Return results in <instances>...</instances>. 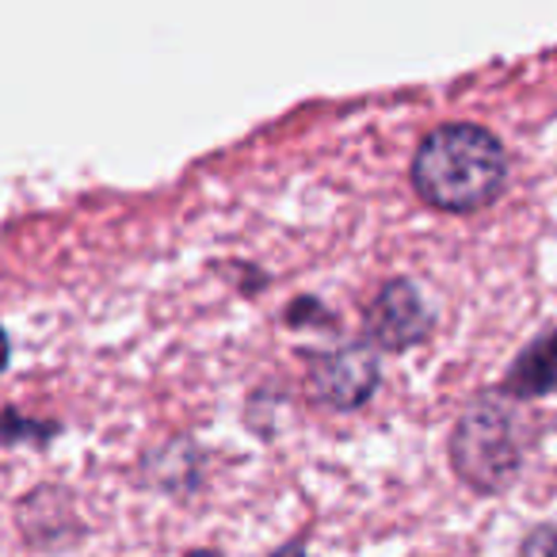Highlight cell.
I'll use <instances>...</instances> for the list:
<instances>
[{
	"label": "cell",
	"instance_id": "6da1fadb",
	"mask_svg": "<svg viewBox=\"0 0 557 557\" xmlns=\"http://www.w3.org/2000/svg\"><path fill=\"white\" fill-rule=\"evenodd\" d=\"M508 153L504 146L473 123L435 126L412 157V187L420 199L447 214L481 210L504 191Z\"/></svg>",
	"mask_w": 557,
	"mask_h": 557
},
{
	"label": "cell",
	"instance_id": "7a4b0ae2",
	"mask_svg": "<svg viewBox=\"0 0 557 557\" xmlns=\"http://www.w3.org/2000/svg\"><path fill=\"white\" fill-rule=\"evenodd\" d=\"M523 424L504 389L466 405L450 435V466L478 493H504L523 470Z\"/></svg>",
	"mask_w": 557,
	"mask_h": 557
},
{
	"label": "cell",
	"instance_id": "3957f363",
	"mask_svg": "<svg viewBox=\"0 0 557 557\" xmlns=\"http://www.w3.org/2000/svg\"><path fill=\"white\" fill-rule=\"evenodd\" d=\"M367 333H371V341L379 348H417L432 333V310H428V302L409 278H394V283H386L379 290V298L367 310Z\"/></svg>",
	"mask_w": 557,
	"mask_h": 557
},
{
	"label": "cell",
	"instance_id": "277c9868",
	"mask_svg": "<svg viewBox=\"0 0 557 557\" xmlns=\"http://www.w3.org/2000/svg\"><path fill=\"white\" fill-rule=\"evenodd\" d=\"M379 356L367 344H348V348H336L333 356L318 359L313 389H318V397L325 405L348 412L371 401V394L379 389Z\"/></svg>",
	"mask_w": 557,
	"mask_h": 557
},
{
	"label": "cell",
	"instance_id": "5b68a950",
	"mask_svg": "<svg viewBox=\"0 0 557 557\" xmlns=\"http://www.w3.org/2000/svg\"><path fill=\"white\" fill-rule=\"evenodd\" d=\"M557 389V329L542 333L539 341H531L519 359L511 363L508 379H504V394L519 397V401H534Z\"/></svg>",
	"mask_w": 557,
	"mask_h": 557
},
{
	"label": "cell",
	"instance_id": "8992f818",
	"mask_svg": "<svg viewBox=\"0 0 557 557\" xmlns=\"http://www.w3.org/2000/svg\"><path fill=\"white\" fill-rule=\"evenodd\" d=\"M519 557H557V527L554 523L534 527L523 539V546H519Z\"/></svg>",
	"mask_w": 557,
	"mask_h": 557
},
{
	"label": "cell",
	"instance_id": "52a82bcc",
	"mask_svg": "<svg viewBox=\"0 0 557 557\" xmlns=\"http://www.w3.org/2000/svg\"><path fill=\"white\" fill-rule=\"evenodd\" d=\"M9 367V341H4V333H0V371Z\"/></svg>",
	"mask_w": 557,
	"mask_h": 557
},
{
	"label": "cell",
	"instance_id": "ba28073f",
	"mask_svg": "<svg viewBox=\"0 0 557 557\" xmlns=\"http://www.w3.org/2000/svg\"><path fill=\"white\" fill-rule=\"evenodd\" d=\"M275 557H306V554H302V549H298V546H287V549H278Z\"/></svg>",
	"mask_w": 557,
	"mask_h": 557
},
{
	"label": "cell",
	"instance_id": "9c48e42d",
	"mask_svg": "<svg viewBox=\"0 0 557 557\" xmlns=\"http://www.w3.org/2000/svg\"><path fill=\"white\" fill-rule=\"evenodd\" d=\"M187 557H218V554H210V549H195V554H187Z\"/></svg>",
	"mask_w": 557,
	"mask_h": 557
}]
</instances>
